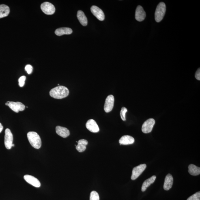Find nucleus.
<instances>
[{"label": "nucleus", "mask_w": 200, "mask_h": 200, "mask_svg": "<svg viewBox=\"0 0 200 200\" xmlns=\"http://www.w3.org/2000/svg\"><path fill=\"white\" fill-rule=\"evenodd\" d=\"M50 96L54 98L62 99L68 96L69 91L68 88L63 86H58L50 91Z\"/></svg>", "instance_id": "obj_1"}, {"label": "nucleus", "mask_w": 200, "mask_h": 200, "mask_svg": "<svg viewBox=\"0 0 200 200\" xmlns=\"http://www.w3.org/2000/svg\"><path fill=\"white\" fill-rule=\"evenodd\" d=\"M28 140L32 146L36 149L40 148L42 141L40 135L35 132H29L27 134Z\"/></svg>", "instance_id": "obj_2"}, {"label": "nucleus", "mask_w": 200, "mask_h": 200, "mask_svg": "<svg viewBox=\"0 0 200 200\" xmlns=\"http://www.w3.org/2000/svg\"><path fill=\"white\" fill-rule=\"evenodd\" d=\"M166 12L165 4L161 2L158 5L155 12V19L157 22H160L163 19Z\"/></svg>", "instance_id": "obj_3"}, {"label": "nucleus", "mask_w": 200, "mask_h": 200, "mask_svg": "<svg viewBox=\"0 0 200 200\" xmlns=\"http://www.w3.org/2000/svg\"><path fill=\"white\" fill-rule=\"evenodd\" d=\"M40 8L42 12L48 15H53L55 12V7L51 3L45 2L41 5Z\"/></svg>", "instance_id": "obj_4"}, {"label": "nucleus", "mask_w": 200, "mask_h": 200, "mask_svg": "<svg viewBox=\"0 0 200 200\" xmlns=\"http://www.w3.org/2000/svg\"><path fill=\"white\" fill-rule=\"evenodd\" d=\"M155 123V121L154 119L150 118L147 119L145 121L142 126V132L145 134H148L151 132Z\"/></svg>", "instance_id": "obj_5"}, {"label": "nucleus", "mask_w": 200, "mask_h": 200, "mask_svg": "<svg viewBox=\"0 0 200 200\" xmlns=\"http://www.w3.org/2000/svg\"><path fill=\"white\" fill-rule=\"evenodd\" d=\"M13 141V134L9 129L7 128L5 131L4 143L7 149L12 148Z\"/></svg>", "instance_id": "obj_6"}, {"label": "nucleus", "mask_w": 200, "mask_h": 200, "mask_svg": "<svg viewBox=\"0 0 200 200\" xmlns=\"http://www.w3.org/2000/svg\"><path fill=\"white\" fill-rule=\"evenodd\" d=\"M146 167L147 165L145 164H141L134 167L133 169L132 175L131 177L132 180H134L138 178L145 171Z\"/></svg>", "instance_id": "obj_7"}, {"label": "nucleus", "mask_w": 200, "mask_h": 200, "mask_svg": "<svg viewBox=\"0 0 200 200\" xmlns=\"http://www.w3.org/2000/svg\"><path fill=\"white\" fill-rule=\"evenodd\" d=\"M114 97L113 95H109L105 100L104 109L106 113H109L113 110L114 104Z\"/></svg>", "instance_id": "obj_8"}, {"label": "nucleus", "mask_w": 200, "mask_h": 200, "mask_svg": "<svg viewBox=\"0 0 200 200\" xmlns=\"http://www.w3.org/2000/svg\"><path fill=\"white\" fill-rule=\"evenodd\" d=\"M8 106L13 111L16 113L23 111L25 108V106L24 104L19 102H10L9 103Z\"/></svg>", "instance_id": "obj_9"}, {"label": "nucleus", "mask_w": 200, "mask_h": 200, "mask_svg": "<svg viewBox=\"0 0 200 200\" xmlns=\"http://www.w3.org/2000/svg\"><path fill=\"white\" fill-rule=\"evenodd\" d=\"M91 13L100 21H103L104 19V15L103 11L96 6H92L91 7Z\"/></svg>", "instance_id": "obj_10"}, {"label": "nucleus", "mask_w": 200, "mask_h": 200, "mask_svg": "<svg viewBox=\"0 0 200 200\" xmlns=\"http://www.w3.org/2000/svg\"><path fill=\"white\" fill-rule=\"evenodd\" d=\"M24 179L27 183L36 188H39L41 186L40 181L36 177L30 175L24 176Z\"/></svg>", "instance_id": "obj_11"}, {"label": "nucleus", "mask_w": 200, "mask_h": 200, "mask_svg": "<svg viewBox=\"0 0 200 200\" xmlns=\"http://www.w3.org/2000/svg\"><path fill=\"white\" fill-rule=\"evenodd\" d=\"M146 16V14L142 6H138L136 9L135 17L136 20L142 22L144 20Z\"/></svg>", "instance_id": "obj_12"}, {"label": "nucleus", "mask_w": 200, "mask_h": 200, "mask_svg": "<svg viewBox=\"0 0 200 200\" xmlns=\"http://www.w3.org/2000/svg\"><path fill=\"white\" fill-rule=\"evenodd\" d=\"M86 128L90 131L93 133H97L100 131V128L96 121L92 119H89L86 124Z\"/></svg>", "instance_id": "obj_13"}, {"label": "nucleus", "mask_w": 200, "mask_h": 200, "mask_svg": "<svg viewBox=\"0 0 200 200\" xmlns=\"http://www.w3.org/2000/svg\"><path fill=\"white\" fill-rule=\"evenodd\" d=\"M56 132L58 135L63 138H66L70 135V130L65 127L58 126L56 127Z\"/></svg>", "instance_id": "obj_14"}, {"label": "nucleus", "mask_w": 200, "mask_h": 200, "mask_svg": "<svg viewBox=\"0 0 200 200\" xmlns=\"http://www.w3.org/2000/svg\"><path fill=\"white\" fill-rule=\"evenodd\" d=\"M173 179L171 174H168L166 176L164 185V189L166 190H169L171 189L173 184Z\"/></svg>", "instance_id": "obj_15"}, {"label": "nucleus", "mask_w": 200, "mask_h": 200, "mask_svg": "<svg viewBox=\"0 0 200 200\" xmlns=\"http://www.w3.org/2000/svg\"><path fill=\"white\" fill-rule=\"evenodd\" d=\"M134 139L132 136L129 135H124L122 136L119 140L120 145H128L134 143Z\"/></svg>", "instance_id": "obj_16"}, {"label": "nucleus", "mask_w": 200, "mask_h": 200, "mask_svg": "<svg viewBox=\"0 0 200 200\" xmlns=\"http://www.w3.org/2000/svg\"><path fill=\"white\" fill-rule=\"evenodd\" d=\"M72 30L69 28H59L56 30L55 34L58 36H61L64 35H70L72 33Z\"/></svg>", "instance_id": "obj_17"}, {"label": "nucleus", "mask_w": 200, "mask_h": 200, "mask_svg": "<svg viewBox=\"0 0 200 200\" xmlns=\"http://www.w3.org/2000/svg\"><path fill=\"white\" fill-rule=\"evenodd\" d=\"M156 177V176L154 175L150 178L147 179L143 182L142 185L141 190L142 192H145L147 188L150 186L151 185L154 183L155 181Z\"/></svg>", "instance_id": "obj_18"}, {"label": "nucleus", "mask_w": 200, "mask_h": 200, "mask_svg": "<svg viewBox=\"0 0 200 200\" xmlns=\"http://www.w3.org/2000/svg\"><path fill=\"white\" fill-rule=\"evenodd\" d=\"M77 18L78 20L83 26H86L87 24V19L85 14L82 11H78L77 14Z\"/></svg>", "instance_id": "obj_19"}, {"label": "nucleus", "mask_w": 200, "mask_h": 200, "mask_svg": "<svg viewBox=\"0 0 200 200\" xmlns=\"http://www.w3.org/2000/svg\"><path fill=\"white\" fill-rule=\"evenodd\" d=\"M88 143L87 140L80 139L78 142V145L76 146V148L78 152H83L86 150V146L88 144Z\"/></svg>", "instance_id": "obj_20"}, {"label": "nucleus", "mask_w": 200, "mask_h": 200, "mask_svg": "<svg viewBox=\"0 0 200 200\" xmlns=\"http://www.w3.org/2000/svg\"><path fill=\"white\" fill-rule=\"evenodd\" d=\"M9 13L10 9L8 6L4 4L0 5V19L7 16Z\"/></svg>", "instance_id": "obj_21"}, {"label": "nucleus", "mask_w": 200, "mask_h": 200, "mask_svg": "<svg viewBox=\"0 0 200 200\" xmlns=\"http://www.w3.org/2000/svg\"><path fill=\"white\" fill-rule=\"evenodd\" d=\"M188 172L190 174L193 176H197L200 174V168L193 164H190L188 166Z\"/></svg>", "instance_id": "obj_22"}, {"label": "nucleus", "mask_w": 200, "mask_h": 200, "mask_svg": "<svg viewBox=\"0 0 200 200\" xmlns=\"http://www.w3.org/2000/svg\"><path fill=\"white\" fill-rule=\"evenodd\" d=\"M90 200H100V197L98 192L93 191L91 192Z\"/></svg>", "instance_id": "obj_23"}, {"label": "nucleus", "mask_w": 200, "mask_h": 200, "mask_svg": "<svg viewBox=\"0 0 200 200\" xmlns=\"http://www.w3.org/2000/svg\"><path fill=\"white\" fill-rule=\"evenodd\" d=\"M200 192H197L194 195L190 196L187 200H200Z\"/></svg>", "instance_id": "obj_24"}, {"label": "nucleus", "mask_w": 200, "mask_h": 200, "mask_svg": "<svg viewBox=\"0 0 200 200\" xmlns=\"http://www.w3.org/2000/svg\"><path fill=\"white\" fill-rule=\"evenodd\" d=\"M128 110L126 108L123 107L121 108V111L120 112V116L121 118L123 121H126V118H125V114L127 113Z\"/></svg>", "instance_id": "obj_25"}, {"label": "nucleus", "mask_w": 200, "mask_h": 200, "mask_svg": "<svg viewBox=\"0 0 200 200\" xmlns=\"http://www.w3.org/2000/svg\"><path fill=\"white\" fill-rule=\"evenodd\" d=\"M26 79V77L25 76H21L19 79V86L20 87H23L24 85H25Z\"/></svg>", "instance_id": "obj_26"}, {"label": "nucleus", "mask_w": 200, "mask_h": 200, "mask_svg": "<svg viewBox=\"0 0 200 200\" xmlns=\"http://www.w3.org/2000/svg\"><path fill=\"white\" fill-rule=\"evenodd\" d=\"M33 67L30 65H26L25 67V70L28 74H31L33 71Z\"/></svg>", "instance_id": "obj_27"}, {"label": "nucleus", "mask_w": 200, "mask_h": 200, "mask_svg": "<svg viewBox=\"0 0 200 200\" xmlns=\"http://www.w3.org/2000/svg\"><path fill=\"white\" fill-rule=\"evenodd\" d=\"M195 77L198 80H200V68L198 69L197 71L195 73Z\"/></svg>", "instance_id": "obj_28"}, {"label": "nucleus", "mask_w": 200, "mask_h": 200, "mask_svg": "<svg viewBox=\"0 0 200 200\" xmlns=\"http://www.w3.org/2000/svg\"><path fill=\"white\" fill-rule=\"evenodd\" d=\"M3 130V126L1 123H0V133H1Z\"/></svg>", "instance_id": "obj_29"}, {"label": "nucleus", "mask_w": 200, "mask_h": 200, "mask_svg": "<svg viewBox=\"0 0 200 200\" xmlns=\"http://www.w3.org/2000/svg\"><path fill=\"white\" fill-rule=\"evenodd\" d=\"M9 102H9V101H8V102H7L6 103L5 105H6V106H8L9 103Z\"/></svg>", "instance_id": "obj_30"}, {"label": "nucleus", "mask_w": 200, "mask_h": 200, "mask_svg": "<svg viewBox=\"0 0 200 200\" xmlns=\"http://www.w3.org/2000/svg\"><path fill=\"white\" fill-rule=\"evenodd\" d=\"M14 146H15V145H14V144H13H13H12V147H14Z\"/></svg>", "instance_id": "obj_31"}]
</instances>
